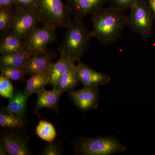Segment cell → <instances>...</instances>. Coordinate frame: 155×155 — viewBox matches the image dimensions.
Wrapping results in <instances>:
<instances>
[{
    "label": "cell",
    "mask_w": 155,
    "mask_h": 155,
    "mask_svg": "<svg viewBox=\"0 0 155 155\" xmlns=\"http://www.w3.org/2000/svg\"><path fill=\"white\" fill-rule=\"evenodd\" d=\"M14 6L0 8V36L2 37L11 31V26L15 16Z\"/></svg>",
    "instance_id": "20"
},
{
    "label": "cell",
    "mask_w": 155,
    "mask_h": 155,
    "mask_svg": "<svg viewBox=\"0 0 155 155\" xmlns=\"http://www.w3.org/2000/svg\"><path fill=\"white\" fill-rule=\"evenodd\" d=\"M123 11L112 6L102 8L92 14V38L104 45L116 41L127 25V17Z\"/></svg>",
    "instance_id": "1"
},
{
    "label": "cell",
    "mask_w": 155,
    "mask_h": 155,
    "mask_svg": "<svg viewBox=\"0 0 155 155\" xmlns=\"http://www.w3.org/2000/svg\"><path fill=\"white\" fill-rule=\"evenodd\" d=\"M36 135L48 143H52L57 135L54 125L47 121L40 120L36 127Z\"/></svg>",
    "instance_id": "21"
},
{
    "label": "cell",
    "mask_w": 155,
    "mask_h": 155,
    "mask_svg": "<svg viewBox=\"0 0 155 155\" xmlns=\"http://www.w3.org/2000/svg\"><path fill=\"white\" fill-rule=\"evenodd\" d=\"M56 29L45 25L37 27L23 40L25 47L35 54L45 52L48 45L55 41Z\"/></svg>",
    "instance_id": "6"
},
{
    "label": "cell",
    "mask_w": 155,
    "mask_h": 155,
    "mask_svg": "<svg viewBox=\"0 0 155 155\" xmlns=\"http://www.w3.org/2000/svg\"><path fill=\"white\" fill-rule=\"evenodd\" d=\"M14 88L11 80L1 74L0 75V95L10 99L14 94Z\"/></svg>",
    "instance_id": "24"
},
{
    "label": "cell",
    "mask_w": 155,
    "mask_h": 155,
    "mask_svg": "<svg viewBox=\"0 0 155 155\" xmlns=\"http://www.w3.org/2000/svg\"><path fill=\"white\" fill-rule=\"evenodd\" d=\"M78 80L76 75V66L71 68L68 72L61 76L56 88L63 94L66 91H72L78 85Z\"/></svg>",
    "instance_id": "19"
},
{
    "label": "cell",
    "mask_w": 155,
    "mask_h": 155,
    "mask_svg": "<svg viewBox=\"0 0 155 155\" xmlns=\"http://www.w3.org/2000/svg\"><path fill=\"white\" fill-rule=\"evenodd\" d=\"M29 96L25 90L14 92L13 96L9 99L8 105L5 109L19 118L23 119Z\"/></svg>",
    "instance_id": "15"
},
{
    "label": "cell",
    "mask_w": 155,
    "mask_h": 155,
    "mask_svg": "<svg viewBox=\"0 0 155 155\" xmlns=\"http://www.w3.org/2000/svg\"><path fill=\"white\" fill-rule=\"evenodd\" d=\"M34 9L39 22L50 28H67L72 20L69 6L62 0H37Z\"/></svg>",
    "instance_id": "3"
},
{
    "label": "cell",
    "mask_w": 155,
    "mask_h": 155,
    "mask_svg": "<svg viewBox=\"0 0 155 155\" xmlns=\"http://www.w3.org/2000/svg\"><path fill=\"white\" fill-rule=\"evenodd\" d=\"M49 82L48 72L34 74L26 80V85L24 90L29 95L38 94L44 89L46 85L49 84Z\"/></svg>",
    "instance_id": "18"
},
{
    "label": "cell",
    "mask_w": 155,
    "mask_h": 155,
    "mask_svg": "<svg viewBox=\"0 0 155 155\" xmlns=\"http://www.w3.org/2000/svg\"><path fill=\"white\" fill-rule=\"evenodd\" d=\"M14 4V0H0V8L13 7Z\"/></svg>",
    "instance_id": "28"
},
{
    "label": "cell",
    "mask_w": 155,
    "mask_h": 155,
    "mask_svg": "<svg viewBox=\"0 0 155 155\" xmlns=\"http://www.w3.org/2000/svg\"><path fill=\"white\" fill-rule=\"evenodd\" d=\"M37 0H14V8L16 9L35 8Z\"/></svg>",
    "instance_id": "25"
},
{
    "label": "cell",
    "mask_w": 155,
    "mask_h": 155,
    "mask_svg": "<svg viewBox=\"0 0 155 155\" xmlns=\"http://www.w3.org/2000/svg\"><path fill=\"white\" fill-rule=\"evenodd\" d=\"M54 57V53L48 51L42 54H34L26 62L22 69L26 75L31 76L38 73L48 72Z\"/></svg>",
    "instance_id": "10"
},
{
    "label": "cell",
    "mask_w": 155,
    "mask_h": 155,
    "mask_svg": "<svg viewBox=\"0 0 155 155\" xmlns=\"http://www.w3.org/2000/svg\"><path fill=\"white\" fill-rule=\"evenodd\" d=\"M1 74L11 80L19 81L24 78L26 73L22 68L0 67Z\"/></svg>",
    "instance_id": "23"
},
{
    "label": "cell",
    "mask_w": 155,
    "mask_h": 155,
    "mask_svg": "<svg viewBox=\"0 0 155 155\" xmlns=\"http://www.w3.org/2000/svg\"><path fill=\"white\" fill-rule=\"evenodd\" d=\"M78 63L76 66L78 80L84 87H98L106 85L110 81L111 78L107 74L95 71L81 61Z\"/></svg>",
    "instance_id": "9"
},
{
    "label": "cell",
    "mask_w": 155,
    "mask_h": 155,
    "mask_svg": "<svg viewBox=\"0 0 155 155\" xmlns=\"http://www.w3.org/2000/svg\"><path fill=\"white\" fill-rule=\"evenodd\" d=\"M8 154L5 148L3 146L2 144H1V147H0V155H7Z\"/></svg>",
    "instance_id": "29"
},
{
    "label": "cell",
    "mask_w": 155,
    "mask_h": 155,
    "mask_svg": "<svg viewBox=\"0 0 155 155\" xmlns=\"http://www.w3.org/2000/svg\"><path fill=\"white\" fill-rule=\"evenodd\" d=\"M64 40L60 45L58 51L72 61L78 62L88 47L92 37L82 20L74 18L69 22Z\"/></svg>",
    "instance_id": "2"
},
{
    "label": "cell",
    "mask_w": 155,
    "mask_h": 155,
    "mask_svg": "<svg viewBox=\"0 0 155 155\" xmlns=\"http://www.w3.org/2000/svg\"><path fill=\"white\" fill-rule=\"evenodd\" d=\"M68 95L78 109L81 110H89L98 106L100 94L98 87H84L80 90L71 91Z\"/></svg>",
    "instance_id": "8"
},
{
    "label": "cell",
    "mask_w": 155,
    "mask_h": 155,
    "mask_svg": "<svg viewBox=\"0 0 155 155\" xmlns=\"http://www.w3.org/2000/svg\"><path fill=\"white\" fill-rule=\"evenodd\" d=\"M26 48L24 40L10 31L1 38L0 54H11Z\"/></svg>",
    "instance_id": "17"
},
{
    "label": "cell",
    "mask_w": 155,
    "mask_h": 155,
    "mask_svg": "<svg viewBox=\"0 0 155 155\" xmlns=\"http://www.w3.org/2000/svg\"><path fill=\"white\" fill-rule=\"evenodd\" d=\"M149 3L151 8L153 11L154 14L155 15V0H150Z\"/></svg>",
    "instance_id": "30"
},
{
    "label": "cell",
    "mask_w": 155,
    "mask_h": 155,
    "mask_svg": "<svg viewBox=\"0 0 155 155\" xmlns=\"http://www.w3.org/2000/svg\"><path fill=\"white\" fill-rule=\"evenodd\" d=\"M34 54L25 48L15 52L1 55L0 67L22 68L26 62Z\"/></svg>",
    "instance_id": "14"
},
{
    "label": "cell",
    "mask_w": 155,
    "mask_h": 155,
    "mask_svg": "<svg viewBox=\"0 0 155 155\" xmlns=\"http://www.w3.org/2000/svg\"><path fill=\"white\" fill-rule=\"evenodd\" d=\"M75 62L69 57L60 54V58L57 62L53 63L48 72L49 84L56 87L61 76L75 66Z\"/></svg>",
    "instance_id": "12"
},
{
    "label": "cell",
    "mask_w": 155,
    "mask_h": 155,
    "mask_svg": "<svg viewBox=\"0 0 155 155\" xmlns=\"http://www.w3.org/2000/svg\"><path fill=\"white\" fill-rule=\"evenodd\" d=\"M44 155H59L58 150L55 144L52 143H49V144L45 149L43 153Z\"/></svg>",
    "instance_id": "27"
},
{
    "label": "cell",
    "mask_w": 155,
    "mask_h": 155,
    "mask_svg": "<svg viewBox=\"0 0 155 155\" xmlns=\"http://www.w3.org/2000/svg\"><path fill=\"white\" fill-rule=\"evenodd\" d=\"M113 7L124 11L130 9L137 0H110Z\"/></svg>",
    "instance_id": "26"
},
{
    "label": "cell",
    "mask_w": 155,
    "mask_h": 155,
    "mask_svg": "<svg viewBox=\"0 0 155 155\" xmlns=\"http://www.w3.org/2000/svg\"><path fill=\"white\" fill-rule=\"evenodd\" d=\"M77 147L78 153L84 155H110L127 150L125 146L112 136L81 139Z\"/></svg>",
    "instance_id": "4"
},
{
    "label": "cell",
    "mask_w": 155,
    "mask_h": 155,
    "mask_svg": "<svg viewBox=\"0 0 155 155\" xmlns=\"http://www.w3.org/2000/svg\"><path fill=\"white\" fill-rule=\"evenodd\" d=\"M11 31L24 40L39 22L34 8H15Z\"/></svg>",
    "instance_id": "7"
},
{
    "label": "cell",
    "mask_w": 155,
    "mask_h": 155,
    "mask_svg": "<svg viewBox=\"0 0 155 155\" xmlns=\"http://www.w3.org/2000/svg\"><path fill=\"white\" fill-rule=\"evenodd\" d=\"M2 144L8 154L11 155H30V150L25 140L21 137L8 134L2 137Z\"/></svg>",
    "instance_id": "13"
},
{
    "label": "cell",
    "mask_w": 155,
    "mask_h": 155,
    "mask_svg": "<svg viewBox=\"0 0 155 155\" xmlns=\"http://www.w3.org/2000/svg\"><path fill=\"white\" fill-rule=\"evenodd\" d=\"M37 94L36 107L40 109L43 108L57 110L61 95L62 94L56 87L52 90L44 89Z\"/></svg>",
    "instance_id": "16"
},
{
    "label": "cell",
    "mask_w": 155,
    "mask_h": 155,
    "mask_svg": "<svg viewBox=\"0 0 155 155\" xmlns=\"http://www.w3.org/2000/svg\"><path fill=\"white\" fill-rule=\"evenodd\" d=\"M68 5L74 18L83 20L86 16L93 14L108 0H67Z\"/></svg>",
    "instance_id": "11"
},
{
    "label": "cell",
    "mask_w": 155,
    "mask_h": 155,
    "mask_svg": "<svg viewBox=\"0 0 155 155\" xmlns=\"http://www.w3.org/2000/svg\"><path fill=\"white\" fill-rule=\"evenodd\" d=\"M22 119L4 108L0 113V125L8 128H20L22 125Z\"/></svg>",
    "instance_id": "22"
},
{
    "label": "cell",
    "mask_w": 155,
    "mask_h": 155,
    "mask_svg": "<svg viewBox=\"0 0 155 155\" xmlns=\"http://www.w3.org/2000/svg\"><path fill=\"white\" fill-rule=\"evenodd\" d=\"M130 9L127 25L143 37L147 36L151 29L152 18L146 4L143 0H137Z\"/></svg>",
    "instance_id": "5"
}]
</instances>
